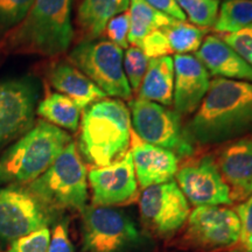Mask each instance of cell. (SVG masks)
<instances>
[{
  "label": "cell",
  "mask_w": 252,
  "mask_h": 252,
  "mask_svg": "<svg viewBox=\"0 0 252 252\" xmlns=\"http://www.w3.org/2000/svg\"><path fill=\"white\" fill-rule=\"evenodd\" d=\"M191 140L219 144L252 131V83L216 77L186 128Z\"/></svg>",
  "instance_id": "1"
},
{
  "label": "cell",
  "mask_w": 252,
  "mask_h": 252,
  "mask_svg": "<svg viewBox=\"0 0 252 252\" xmlns=\"http://www.w3.org/2000/svg\"><path fill=\"white\" fill-rule=\"evenodd\" d=\"M72 0H35L26 18L1 41L12 53L58 56L70 47L75 32Z\"/></svg>",
  "instance_id": "2"
},
{
  "label": "cell",
  "mask_w": 252,
  "mask_h": 252,
  "mask_svg": "<svg viewBox=\"0 0 252 252\" xmlns=\"http://www.w3.org/2000/svg\"><path fill=\"white\" fill-rule=\"evenodd\" d=\"M131 144L130 110L121 99H102L84 110L78 149L96 167L118 161Z\"/></svg>",
  "instance_id": "3"
},
{
  "label": "cell",
  "mask_w": 252,
  "mask_h": 252,
  "mask_svg": "<svg viewBox=\"0 0 252 252\" xmlns=\"http://www.w3.org/2000/svg\"><path fill=\"white\" fill-rule=\"evenodd\" d=\"M71 138L46 121L31 130L0 154V186H23L33 182L55 161Z\"/></svg>",
  "instance_id": "4"
},
{
  "label": "cell",
  "mask_w": 252,
  "mask_h": 252,
  "mask_svg": "<svg viewBox=\"0 0 252 252\" xmlns=\"http://www.w3.org/2000/svg\"><path fill=\"white\" fill-rule=\"evenodd\" d=\"M27 189L49 212H82L88 201V173L76 144L69 143L49 168L27 185Z\"/></svg>",
  "instance_id": "5"
},
{
  "label": "cell",
  "mask_w": 252,
  "mask_h": 252,
  "mask_svg": "<svg viewBox=\"0 0 252 252\" xmlns=\"http://www.w3.org/2000/svg\"><path fill=\"white\" fill-rule=\"evenodd\" d=\"M123 59V49L109 40H83L69 54V62L106 96L130 99L132 90L125 76Z\"/></svg>",
  "instance_id": "6"
},
{
  "label": "cell",
  "mask_w": 252,
  "mask_h": 252,
  "mask_svg": "<svg viewBox=\"0 0 252 252\" xmlns=\"http://www.w3.org/2000/svg\"><path fill=\"white\" fill-rule=\"evenodd\" d=\"M128 110L131 125L139 140L171 151L178 158L194 153L193 140L182 127L178 112L141 98L131 100Z\"/></svg>",
  "instance_id": "7"
},
{
  "label": "cell",
  "mask_w": 252,
  "mask_h": 252,
  "mask_svg": "<svg viewBox=\"0 0 252 252\" xmlns=\"http://www.w3.org/2000/svg\"><path fill=\"white\" fill-rule=\"evenodd\" d=\"M82 223L84 249L89 252H116L139 238L130 216L113 207L87 206Z\"/></svg>",
  "instance_id": "8"
},
{
  "label": "cell",
  "mask_w": 252,
  "mask_h": 252,
  "mask_svg": "<svg viewBox=\"0 0 252 252\" xmlns=\"http://www.w3.org/2000/svg\"><path fill=\"white\" fill-rule=\"evenodd\" d=\"M49 210L27 187L5 186L0 188V239L13 242L48 228Z\"/></svg>",
  "instance_id": "9"
},
{
  "label": "cell",
  "mask_w": 252,
  "mask_h": 252,
  "mask_svg": "<svg viewBox=\"0 0 252 252\" xmlns=\"http://www.w3.org/2000/svg\"><path fill=\"white\" fill-rule=\"evenodd\" d=\"M39 84L25 76L0 82V146L17 139L34 124Z\"/></svg>",
  "instance_id": "10"
},
{
  "label": "cell",
  "mask_w": 252,
  "mask_h": 252,
  "mask_svg": "<svg viewBox=\"0 0 252 252\" xmlns=\"http://www.w3.org/2000/svg\"><path fill=\"white\" fill-rule=\"evenodd\" d=\"M139 212L145 224L160 236L175 232L189 216V203L176 181L145 188L139 198Z\"/></svg>",
  "instance_id": "11"
},
{
  "label": "cell",
  "mask_w": 252,
  "mask_h": 252,
  "mask_svg": "<svg viewBox=\"0 0 252 252\" xmlns=\"http://www.w3.org/2000/svg\"><path fill=\"white\" fill-rule=\"evenodd\" d=\"M188 237L197 247L220 250L236 245L241 220L236 210L223 206L196 207L188 216Z\"/></svg>",
  "instance_id": "12"
},
{
  "label": "cell",
  "mask_w": 252,
  "mask_h": 252,
  "mask_svg": "<svg viewBox=\"0 0 252 252\" xmlns=\"http://www.w3.org/2000/svg\"><path fill=\"white\" fill-rule=\"evenodd\" d=\"M175 178L188 202L195 207L232 203L228 186L213 157L207 156L197 161L187 163L179 169Z\"/></svg>",
  "instance_id": "13"
},
{
  "label": "cell",
  "mask_w": 252,
  "mask_h": 252,
  "mask_svg": "<svg viewBox=\"0 0 252 252\" xmlns=\"http://www.w3.org/2000/svg\"><path fill=\"white\" fill-rule=\"evenodd\" d=\"M93 204L115 207L131 203L138 195V181L131 151L109 166L94 167L88 174Z\"/></svg>",
  "instance_id": "14"
},
{
  "label": "cell",
  "mask_w": 252,
  "mask_h": 252,
  "mask_svg": "<svg viewBox=\"0 0 252 252\" xmlns=\"http://www.w3.org/2000/svg\"><path fill=\"white\" fill-rule=\"evenodd\" d=\"M174 62L173 105L179 115H189L198 109L209 90L210 78L206 67L193 55L176 54Z\"/></svg>",
  "instance_id": "15"
},
{
  "label": "cell",
  "mask_w": 252,
  "mask_h": 252,
  "mask_svg": "<svg viewBox=\"0 0 252 252\" xmlns=\"http://www.w3.org/2000/svg\"><path fill=\"white\" fill-rule=\"evenodd\" d=\"M216 165L232 202H244L251 196L252 138H242L226 145L217 157Z\"/></svg>",
  "instance_id": "16"
},
{
  "label": "cell",
  "mask_w": 252,
  "mask_h": 252,
  "mask_svg": "<svg viewBox=\"0 0 252 252\" xmlns=\"http://www.w3.org/2000/svg\"><path fill=\"white\" fill-rule=\"evenodd\" d=\"M131 154L138 186L141 189L171 181L179 171V158L162 147L135 141Z\"/></svg>",
  "instance_id": "17"
},
{
  "label": "cell",
  "mask_w": 252,
  "mask_h": 252,
  "mask_svg": "<svg viewBox=\"0 0 252 252\" xmlns=\"http://www.w3.org/2000/svg\"><path fill=\"white\" fill-rule=\"evenodd\" d=\"M196 59L213 76L252 83L251 65L219 36H207L196 52Z\"/></svg>",
  "instance_id": "18"
},
{
  "label": "cell",
  "mask_w": 252,
  "mask_h": 252,
  "mask_svg": "<svg viewBox=\"0 0 252 252\" xmlns=\"http://www.w3.org/2000/svg\"><path fill=\"white\" fill-rule=\"evenodd\" d=\"M48 77L52 87L70 98L81 110L106 98V94L70 62L56 63L49 70Z\"/></svg>",
  "instance_id": "19"
},
{
  "label": "cell",
  "mask_w": 252,
  "mask_h": 252,
  "mask_svg": "<svg viewBox=\"0 0 252 252\" xmlns=\"http://www.w3.org/2000/svg\"><path fill=\"white\" fill-rule=\"evenodd\" d=\"M130 0H77L76 23L84 40H94L115 15L127 11Z\"/></svg>",
  "instance_id": "20"
},
{
  "label": "cell",
  "mask_w": 252,
  "mask_h": 252,
  "mask_svg": "<svg viewBox=\"0 0 252 252\" xmlns=\"http://www.w3.org/2000/svg\"><path fill=\"white\" fill-rule=\"evenodd\" d=\"M138 98L163 106L173 105L174 93V62L171 56L151 59L139 88Z\"/></svg>",
  "instance_id": "21"
},
{
  "label": "cell",
  "mask_w": 252,
  "mask_h": 252,
  "mask_svg": "<svg viewBox=\"0 0 252 252\" xmlns=\"http://www.w3.org/2000/svg\"><path fill=\"white\" fill-rule=\"evenodd\" d=\"M130 32L128 43L139 47L140 42L151 32L162 30L174 23L175 19L158 11L145 0H130Z\"/></svg>",
  "instance_id": "22"
},
{
  "label": "cell",
  "mask_w": 252,
  "mask_h": 252,
  "mask_svg": "<svg viewBox=\"0 0 252 252\" xmlns=\"http://www.w3.org/2000/svg\"><path fill=\"white\" fill-rule=\"evenodd\" d=\"M36 113L50 124L69 131H77L81 109L70 98L60 93L50 94L36 108Z\"/></svg>",
  "instance_id": "23"
},
{
  "label": "cell",
  "mask_w": 252,
  "mask_h": 252,
  "mask_svg": "<svg viewBox=\"0 0 252 252\" xmlns=\"http://www.w3.org/2000/svg\"><path fill=\"white\" fill-rule=\"evenodd\" d=\"M252 25V0H223L214 30L222 34H234Z\"/></svg>",
  "instance_id": "24"
},
{
  "label": "cell",
  "mask_w": 252,
  "mask_h": 252,
  "mask_svg": "<svg viewBox=\"0 0 252 252\" xmlns=\"http://www.w3.org/2000/svg\"><path fill=\"white\" fill-rule=\"evenodd\" d=\"M162 31L166 34L172 53L175 52L181 55L197 52L207 34L206 28L179 20L162 28Z\"/></svg>",
  "instance_id": "25"
},
{
  "label": "cell",
  "mask_w": 252,
  "mask_h": 252,
  "mask_svg": "<svg viewBox=\"0 0 252 252\" xmlns=\"http://www.w3.org/2000/svg\"><path fill=\"white\" fill-rule=\"evenodd\" d=\"M186 18L195 26L201 28L212 27L219 13V0H175Z\"/></svg>",
  "instance_id": "26"
},
{
  "label": "cell",
  "mask_w": 252,
  "mask_h": 252,
  "mask_svg": "<svg viewBox=\"0 0 252 252\" xmlns=\"http://www.w3.org/2000/svg\"><path fill=\"white\" fill-rule=\"evenodd\" d=\"M35 0H0V41L24 21Z\"/></svg>",
  "instance_id": "27"
},
{
  "label": "cell",
  "mask_w": 252,
  "mask_h": 252,
  "mask_svg": "<svg viewBox=\"0 0 252 252\" xmlns=\"http://www.w3.org/2000/svg\"><path fill=\"white\" fill-rule=\"evenodd\" d=\"M149 58L145 55L139 47L132 46L126 49L124 59H123V67H124L125 76L127 78L131 90H139L147 67H149Z\"/></svg>",
  "instance_id": "28"
},
{
  "label": "cell",
  "mask_w": 252,
  "mask_h": 252,
  "mask_svg": "<svg viewBox=\"0 0 252 252\" xmlns=\"http://www.w3.org/2000/svg\"><path fill=\"white\" fill-rule=\"evenodd\" d=\"M50 242L48 228L37 230L35 232L15 239L11 243L8 252H47Z\"/></svg>",
  "instance_id": "29"
},
{
  "label": "cell",
  "mask_w": 252,
  "mask_h": 252,
  "mask_svg": "<svg viewBox=\"0 0 252 252\" xmlns=\"http://www.w3.org/2000/svg\"><path fill=\"white\" fill-rule=\"evenodd\" d=\"M106 34L110 41L121 48H128V32H130V13L127 11L115 15L106 25Z\"/></svg>",
  "instance_id": "30"
},
{
  "label": "cell",
  "mask_w": 252,
  "mask_h": 252,
  "mask_svg": "<svg viewBox=\"0 0 252 252\" xmlns=\"http://www.w3.org/2000/svg\"><path fill=\"white\" fill-rule=\"evenodd\" d=\"M139 48L145 53V55L151 59L162 58L171 54L172 49L169 47L168 40L162 30H157L151 32L140 42Z\"/></svg>",
  "instance_id": "31"
},
{
  "label": "cell",
  "mask_w": 252,
  "mask_h": 252,
  "mask_svg": "<svg viewBox=\"0 0 252 252\" xmlns=\"http://www.w3.org/2000/svg\"><path fill=\"white\" fill-rule=\"evenodd\" d=\"M236 213L241 220L239 242L243 252H252V195L244 202L238 204Z\"/></svg>",
  "instance_id": "32"
},
{
  "label": "cell",
  "mask_w": 252,
  "mask_h": 252,
  "mask_svg": "<svg viewBox=\"0 0 252 252\" xmlns=\"http://www.w3.org/2000/svg\"><path fill=\"white\" fill-rule=\"evenodd\" d=\"M222 40L252 67V36L244 32L223 34Z\"/></svg>",
  "instance_id": "33"
},
{
  "label": "cell",
  "mask_w": 252,
  "mask_h": 252,
  "mask_svg": "<svg viewBox=\"0 0 252 252\" xmlns=\"http://www.w3.org/2000/svg\"><path fill=\"white\" fill-rule=\"evenodd\" d=\"M47 252H74L71 241L69 238L67 228L63 224L55 226Z\"/></svg>",
  "instance_id": "34"
},
{
  "label": "cell",
  "mask_w": 252,
  "mask_h": 252,
  "mask_svg": "<svg viewBox=\"0 0 252 252\" xmlns=\"http://www.w3.org/2000/svg\"><path fill=\"white\" fill-rule=\"evenodd\" d=\"M145 1H146L149 5L152 6V7L158 9V11L162 12V13H165L166 15H168V17L175 19V20H179V21L187 20L185 13L182 12L180 6L178 5V2H176L175 0H145Z\"/></svg>",
  "instance_id": "35"
},
{
  "label": "cell",
  "mask_w": 252,
  "mask_h": 252,
  "mask_svg": "<svg viewBox=\"0 0 252 252\" xmlns=\"http://www.w3.org/2000/svg\"><path fill=\"white\" fill-rule=\"evenodd\" d=\"M241 32H244V33H247V34H249V35H250V36H252V26H249V27L245 28V30L241 31Z\"/></svg>",
  "instance_id": "36"
},
{
  "label": "cell",
  "mask_w": 252,
  "mask_h": 252,
  "mask_svg": "<svg viewBox=\"0 0 252 252\" xmlns=\"http://www.w3.org/2000/svg\"><path fill=\"white\" fill-rule=\"evenodd\" d=\"M250 26H252V25H250Z\"/></svg>",
  "instance_id": "37"
},
{
  "label": "cell",
  "mask_w": 252,
  "mask_h": 252,
  "mask_svg": "<svg viewBox=\"0 0 252 252\" xmlns=\"http://www.w3.org/2000/svg\"><path fill=\"white\" fill-rule=\"evenodd\" d=\"M0 252H1V251H0Z\"/></svg>",
  "instance_id": "38"
}]
</instances>
